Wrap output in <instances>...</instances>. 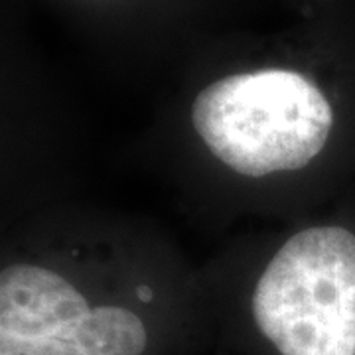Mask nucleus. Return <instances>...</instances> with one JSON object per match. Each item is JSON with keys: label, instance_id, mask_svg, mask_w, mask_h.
I'll return each mask as SVG.
<instances>
[{"label": "nucleus", "instance_id": "nucleus-1", "mask_svg": "<svg viewBox=\"0 0 355 355\" xmlns=\"http://www.w3.org/2000/svg\"><path fill=\"white\" fill-rule=\"evenodd\" d=\"M340 46L277 42L191 76L132 158L207 231L316 214L355 186V62Z\"/></svg>", "mask_w": 355, "mask_h": 355}, {"label": "nucleus", "instance_id": "nucleus-2", "mask_svg": "<svg viewBox=\"0 0 355 355\" xmlns=\"http://www.w3.org/2000/svg\"><path fill=\"white\" fill-rule=\"evenodd\" d=\"M209 347L200 265L160 223L77 202L0 241V355H193Z\"/></svg>", "mask_w": 355, "mask_h": 355}, {"label": "nucleus", "instance_id": "nucleus-3", "mask_svg": "<svg viewBox=\"0 0 355 355\" xmlns=\"http://www.w3.org/2000/svg\"><path fill=\"white\" fill-rule=\"evenodd\" d=\"M200 275L209 347L355 355V186L312 216L229 237Z\"/></svg>", "mask_w": 355, "mask_h": 355}]
</instances>
